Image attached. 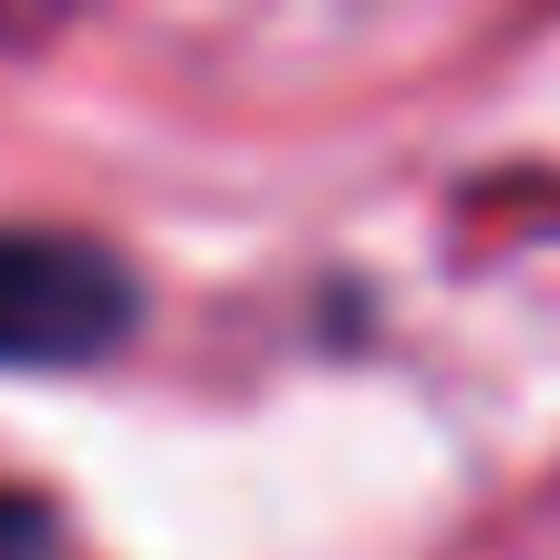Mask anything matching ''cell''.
<instances>
[{
  "instance_id": "cell-1",
  "label": "cell",
  "mask_w": 560,
  "mask_h": 560,
  "mask_svg": "<svg viewBox=\"0 0 560 560\" xmlns=\"http://www.w3.org/2000/svg\"><path fill=\"white\" fill-rule=\"evenodd\" d=\"M145 322V280L83 229L0 219V374L104 363Z\"/></svg>"
},
{
  "instance_id": "cell-2",
  "label": "cell",
  "mask_w": 560,
  "mask_h": 560,
  "mask_svg": "<svg viewBox=\"0 0 560 560\" xmlns=\"http://www.w3.org/2000/svg\"><path fill=\"white\" fill-rule=\"evenodd\" d=\"M52 509L32 499V488H0V560H52Z\"/></svg>"
}]
</instances>
